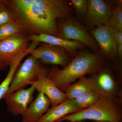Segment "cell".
<instances>
[{
    "label": "cell",
    "mask_w": 122,
    "mask_h": 122,
    "mask_svg": "<svg viewBox=\"0 0 122 122\" xmlns=\"http://www.w3.org/2000/svg\"><path fill=\"white\" fill-rule=\"evenodd\" d=\"M122 99L100 97L93 105L64 116L56 122H75L85 120L95 122L121 121Z\"/></svg>",
    "instance_id": "3"
},
{
    "label": "cell",
    "mask_w": 122,
    "mask_h": 122,
    "mask_svg": "<svg viewBox=\"0 0 122 122\" xmlns=\"http://www.w3.org/2000/svg\"><path fill=\"white\" fill-rule=\"evenodd\" d=\"M8 69V66L0 61V70H4Z\"/></svg>",
    "instance_id": "25"
},
{
    "label": "cell",
    "mask_w": 122,
    "mask_h": 122,
    "mask_svg": "<svg viewBox=\"0 0 122 122\" xmlns=\"http://www.w3.org/2000/svg\"><path fill=\"white\" fill-rule=\"evenodd\" d=\"M30 35L26 33L0 41V61L8 66L28 49Z\"/></svg>",
    "instance_id": "6"
},
{
    "label": "cell",
    "mask_w": 122,
    "mask_h": 122,
    "mask_svg": "<svg viewBox=\"0 0 122 122\" xmlns=\"http://www.w3.org/2000/svg\"><path fill=\"white\" fill-rule=\"evenodd\" d=\"M30 49H28L23 53L17 59L9 66V70L7 76L4 80L0 84V100L2 99L4 96L7 94L15 72L20 65L21 61L27 55L29 54L30 51Z\"/></svg>",
    "instance_id": "17"
},
{
    "label": "cell",
    "mask_w": 122,
    "mask_h": 122,
    "mask_svg": "<svg viewBox=\"0 0 122 122\" xmlns=\"http://www.w3.org/2000/svg\"><path fill=\"white\" fill-rule=\"evenodd\" d=\"M5 1L15 21L30 35L43 33L60 37L57 20L71 17L69 5L64 0Z\"/></svg>",
    "instance_id": "1"
},
{
    "label": "cell",
    "mask_w": 122,
    "mask_h": 122,
    "mask_svg": "<svg viewBox=\"0 0 122 122\" xmlns=\"http://www.w3.org/2000/svg\"><path fill=\"white\" fill-rule=\"evenodd\" d=\"M92 90L93 89L90 78L84 76L70 85L64 92L67 99L72 100Z\"/></svg>",
    "instance_id": "16"
},
{
    "label": "cell",
    "mask_w": 122,
    "mask_h": 122,
    "mask_svg": "<svg viewBox=\"0 0 122 122\" xmlns=\"http://www.w3.org/2000/svg\"><path fill=\"white\" fill-rule=\"evenodd\" d=\"M15 21L13 14L8 7L5 0L0 4V27L5 24Z\"/></svg>",
    "instance_id": "21"
},
{
    "label": "cell",
    "mask_w": 122,
    "mask_h": 122,
    "mask_svg": "<svg viewBox=\"0 0 122 122\" xmlns=\"http://www.w3.org/2000/svg\"><path fill=\"white\" fill-rule=\"evenodd\" d=\"M80 110L72 100L67 99L59 105L50 108L38 122H56L66 115Z\"/></svg>",
    "instance_id": "15"
},
{
    "label": "cell",
    "mask_w": 122,
    "mask_h": 122,
    "mask_svg": "<svg viewBox=\"0 0 122 122\" xmlns=\"http://www.w3.org/2000/svg\"><path fill=\"white\" fill-rule=\"evenodd\" d=\"M110 27L116 31H122V5L119 1L112 11V14L107 23Z\"/></svg>",
    "instance_id": "20"
},
{
    "label": "cell",
    "mask_w": 122,
    "mask_h": 122,
    "mask_svg": "<svg viewBox=\"0 0 122 122\" xmlns=\"http://www.w3.org/2000/svg\"><path fill=\"white\" fill-rule=\"evenodd\" d=\"M86 122L85 121H77V122Z\"/></svg>",
    "instance_id": "27"
},
{
    "label": "cell",
    "mask_w": 122,
    "mask_h": 122,
    "mask_svg": "<svg viewBox=\"0 0 122 122\" xmlns=\"http://www.w3.org/2000/svg\"><path fill=\"white\" fill-rule=\"evenodd\" d=\"M35 91V87L31 86L6 94L2 99L7 105V111L14 116L22 115L32 101Z\"/></svg>",
    "instance_id": "9"
},
{
    "label": "cell",
    "mask_w": 122,
    "mask_h": 122,
    "mask_svg": "<svg viewBox=\"0 0 122 122\" xmlns=\"http://www.w3.org/2000/svg\"><path fill=\"white\" fill-rule=\"evenodd\" d=\"M51 105L49 99L42 92H38L22 116V122H38L46 113Z\"/></svg>",
    "instance_id": "13"
},
{
    "label": "cell",
    "mask_w": 122,
    "mask_h": 122,
    "mask_svg": "<svg viewBox=\"0 0 122 122\" xmlns=\"http://www.w3.org/2000/svg\"><path fill=\"white\" fill-rule=\"evenodd\" d=\"M71 5L74 9L77 16L79 18H84L87 10V4L86 0H71Z\"/></svg>",
    "instance_id": "22"
},
{
    "label": "cell",
    "mask_w": 122,
    "mask_h": 122,
    "mask_svg": "<svg viewBox=\"0 0 122 122\" xmlns=\"http://www.w3.org/2000/svg\"><path fill=\"white\" fill-rule=\"evenodd\" d=\"M28 85L34 86L38 92H42L49 99L52 107L59 105L67 99L65 92L59 90L48 76L42 75L37 81L29 82Z\"/></svg>",
    "instance_id": "12"
},
{
    "label": "cell",
    "mask_w": 122,
    "mask_h": 122,
    "mask_svg": "<svg viewBox=\"0 0 122 122\" xmlns=\"http://www.w3.org/2000/svg\"><path fill=\"white\" fill-rule=\"evenodd\" d=\"M87 4L86 24L90 27L107 24L113 11L110 5L102 0H88Z\"/></svg>",
    "instance_id": "11"
},
{
    "label": "cell",
    "mask_w": 122,
    "mask_h": 122,
    "mask_svg": "<svg viewBox=\"0 0 122 122\" xmlns=\"http://www.w3.org/2000/svg\"><path fill=\"white\" fill-rule=\"evenodd\" d=\"M117 55L120 57L122 56V45L117 46Z\"/></svg>",
    "instance_id": "24"
},
{
    "label": "cell",
    "mask_w": 122,
    "mask_h": 122,
    "mask_svg": "<svg viewBox=\"0 0 122 122\" xmlns=\"http://www.w3.org/2000/svg\"><path fill=\"white\" fill-rule=\"evenodd\" d=\"M100 98L99 95L94 90H92L72 100L75 106L79 110L86 109L93 105Z\"/></svg>",
    "instance_id": "18"
},
{
    "label": "cell",
    "mask_w": 122,
    "mask_h": 122,
    "mask_svg": "<svg viewBox=\"0 0 122 122\" xmlns=\"http://www.w3.org/2000/svg\"><path fill=\"white\" fill-rule=\"evenodd\" d=\"M92 34L102 52L103 56L114 60L117 56L114 30L107 24L96 26Z\"/></svg>",
    "instance_id": "10"
},
{
    "label": "cell",
    "mask_w": 122,
    "mask_h": 122,
    "mask_svg": "<svg viewBox=\"0 0 122 122\" xmlns=\"http://www.w3.org/2000/svg\"><path fill=\"white\" fill-rule=\"evenodd\" d=\"M114 30L115 37L117 46L122 45V31Z\"/></svg>",
    "instance_id": "23"
},
{
    "label": "cell",
    "mask_w": 122,
    "mask_h": 122,
    "mask_svg": "<svg viewBox=\"0 0 122 122\" xmlns=\"http://www.w3.org/2000/svg\"><path fill=\"white\" fill-rule=\"evenodd\" d=\"M25 33L24 28L16 21L8 23L0 27V41Z\"/></svg>",
    "instance_id": "19"
},
{
    "label": "cell",
    "mask_w": 122,
    "mask_h": 122,
    "mask_svg": "<svg viewBox=\"0 0 122 122\" xmlns=\"http://www.w3.org/2000/svg\"><path fill=\"white\" fill-rule=\"evenodd\" d=\"M49 70L38 59L30 55L18 67L7 94L25 88L29 82L37 81L42 75L48 77Z\"/></svg>",
    "instance_id": "4"
},
{
    "label": "cell",
    "mask_w": 122,
    "mask_h": 122,
    "mask_svg": "<svg viewBox=\"0 0 122 122\" xmlns=\"http://www.w3.org/2000/svg\"><path fill=\"white\" fill-rule=\"evenodd\" d=\"M29 54L37 58L42 63L59 65L63 68L72 60L71 55L63 48L50 44L39 45L31 51Z\"/></svg>",
    "instance_id": "8"
},
{
    "label": "cell",
    "mask_w": 122,
    "mask_h": 122,
    "mask_svg": "<svg viewBox=\"0 0 122 122\" xmlns=\"http://www.w3.org/2000/svg\"><path fill=\"white\" fill-rule=\"evenodd\" d=\"M30 38L31 41L43 42L60 46L66 51L71 55L74 54L77 50L83 49L85 46L79 42L63 39L45 34L30 35Z\"/></svg>",
    "instance_id": "14"
},
{
    "label": "cell",
    "mask_w": 122,
    "mask_h": 122,
    "mask_svg": "<svg viewBox=\"0 0 122 122\" xmlns=\"http://www.w3.org/2000/svg\"><path fill=\"white\" fill-rule=\"evenodd\" d=\"M60 37L82 43L94 51L99 52V46L96 41L86 29L74 18L70 17L58 22Z\"/></svg>",
    "instance_id": "5"
},
{
    "label": "cell",
    "mask_w": 122,
    "mask_h": 122,
    "mask_svg": "<svg viewBox=\"0 0 122 122\" xmlns=\"http://www.w3.org/2000/svg\"><path fill=\"white\" fill-rule=\"evenodd\" d=\"M105 57L99 52L83 51L78 54L65 67L60 69L53 66L48 78L61 91L65 92L69 86L87 74H94L105 66Z\"/></svg>",
    "instance_id": "2"
},
{
    "label": "cell",
    "mask_w": 122,
    "mask_h": 122,
    "mask_svg": "<svg viewBox=\"0 0 122 122\" xmlns=\"http://www.w3.org/2000/svg\"><path fill=\"white\" fill-rule=\"evenodd\" d=\"M2 0H0V4H1V2H2Z\"/></svg>",
    "instance_id": "28"
},
{
    "label": "cell",
    "mask_w": 122,
    "mask_h": 122,
    "mask_svg": "<svg viewBox=\"0 0 122 122\" xmlns=\"http://www.w3.org/2000/svg\"><path fill=\"white\" fill-rule=\"evenodd\" d=\"M104 67L90 77L93 89L100 97L121 99L117 82L111 72Z\"/></svg>",
    "instance_id": "7"
},
{
    "label": "cell",
    "mask_w": 122,
    "mask_h": 122,
    "mask_svg": "<svg viewBox=\"0 0 122 122\" xmlns=\"http://www.w3.org/2000/svg\"><path fill=\"white\" fill-rule=\"evenodd\" d=\"M121 122V121H117V122H109V121H103V122Z\"/></svg>",
    "instance_id": "26"
}]
</instances>
